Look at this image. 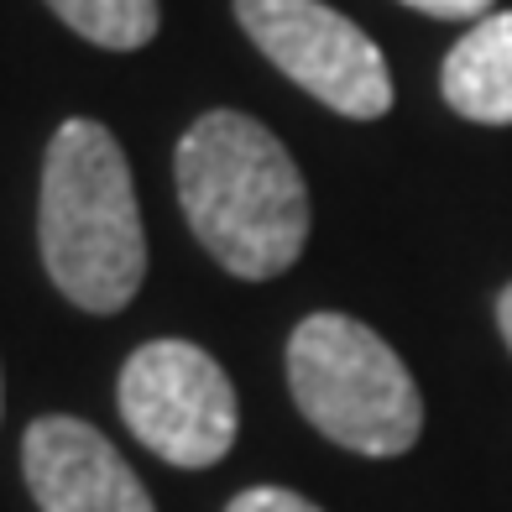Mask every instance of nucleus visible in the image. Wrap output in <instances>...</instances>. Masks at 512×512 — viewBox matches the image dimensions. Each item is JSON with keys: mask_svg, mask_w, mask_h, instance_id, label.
Listing matches in <instances>:
<instances>
[{"mask_svg": "<svg viewBox=\"0 0 512 512\" xmlns=\"http://www.w3.org/2000/svg\"><path fill=\"white\" fill-rule=\"evenodd\" d=\"M178 204L230 277L267 283L309 241V189L277 136L241 110H209L173 152Z\"/></svg>", "mask_w": 512, "mask_h": 512, "instance_id": "1", "label": "nucleus"}, {"mask_svg": "<svg viewBox=\"0 0 512 512\" xmlns=\"http://www.w3.org/2000/svg\"><path fill=\"white\" fill-rule=\"evenodd\" d=\"M37 241L48 277L84 314H121L147 277V230L121 142L100 121H63L42 157Z\"/></svg>", "mask_w": 512, "mask_h": 512, "instance_id": "2", "label": "nucleus"}, {"mask_svg": "<svg viewBox=\"0 0 512 512\" xmlns=\"http://www.w3.org/2000/svg\"><path fill=\"white\" fill-rule=\"evenodd\" d=\"M288 387L309 424L340 450L403 455L424 434V398L398 351L351 314H309L288 340Z\"/></svg>", "mask_w": 512, "mask_h": 512, "instance_id": "3", "label": "nucleus"}, {"mask_svg": "<svg viewBox=\"0 0 512 512\" xmlns=\"http://www.w3.org/2000/svg\"><path fill=\"white\" fill-rule=\"evenodd\" d=\"M121 418L152 455L183 471L225 460L236 445V387L194 340H147L121 366Z\"/></svg>", "mask_w": 512, "mask_h": 512, "instance_id": "4", "label": "nucleus"}, {"mask_svg": "<svg viewBox=\"0 0 512 512\" xmlns=\"http://www.w3.org/2000/svg\"><path fill=\"white\" fill-rule=\"evenodd\" d=\"M241 32L319 105L351 121L392 110V74L382 48L351 16L324 0H236Z\"/></svg>", "mask_w": 512, "mask_h": 512, "instance_id": "5", "label": "nucleus"}, {"mask_svg": "<svg viewBox=\"0 0 512 512\" xmlns=\"http://www.w3.org/2000/svg\"><path fill=\"white\" fill-rule=\"evenodd\" d=\"M21 471L42 512H157L136 471L84 418L48 413L27 424Z\"/></svg>", "mask_w": 512, "mask_h": 512, "instance_id": "6", "label": "nucleus"}, {"mask_svg": "<svg viewBox=\"0 0 512 512\" xmlns=\"http://www.w3.org/2000/svg\"><path fill=\"white\" fill-rule=\"evenodd\" d=\"M439 89L455 115L481 126H512V11H492L465 32L450 58Z\"/></svg>", "mask_w": 512, "mask_h": 512, "instance_id": "7", "label": "nucleus"}, {"mask_svg": "<svg viewBox=\"0 0 512 512\" xmlns=\"http://www.w3.org/2000/svg\"><path fill=\"white\" fill-rule=\"evenodd\" d=\"M53 16L63 27H74L84 42L110 53H131L147 48L162 27V6L157 0H48Z\"/></svg>", "mask_w": 512, "mask_h": 512, "instance_id": "8", "label": "nucleus"}, {"mask_svg": "<svg viewBox=\"0 0 512 512\" xmlns=\"http://www.w3.org/2000/svg\"><path fill=\"white\" fill-rule=\"evenodd\" d=\"M225 512H324V507H314L309 497L288 492V486H251V492H241Z\"/></svg>", "mask_w": 512, "mask_h": 512, "instance_id": "9", "label": "nucleus"}, {"mask_svg": "<svg viewBox=\"0 0 512 512\" xmlns=\"http://www.w3.org/2000/svg\"><path fill=\"white\" fill-rule=\"evenodd\" d=\"M403 6L424 11V16H439V21H481V16H492V0H403Z\"/></svg>", "mask_w": 512, "mask_h": 512, "instance_id": "10", "label": "nucleus"}, {"mask_svg": "<svg viewBox=\"0 0 512 512\" xmlns=\"http://www.w3.org/2000/svg\"><path fill=\"white\" fill-rule=\"evenodd\" d=\"M497 324H502V340H507V351H512V283L497 298Z\"/></svg>", "mask_w": 512, "mask_h": 512, "instance_id": "11", "label": "nucleus"}]
</instances>
